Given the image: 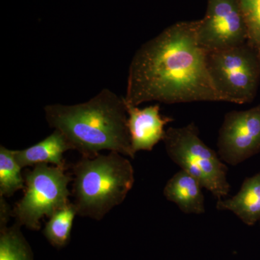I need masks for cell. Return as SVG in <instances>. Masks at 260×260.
<instances>
[{"instance_id": "obj_8", "label": "cell", "mask_w": 260, "mask_h": 260, "mask_svg": "<svg viewBox=\"0 0 260 260\" xmlns=\"http://www.w3.org/2000/svg\"><path fill=\"white\" fill-rule=\"evenodd\" d=\"M217 148L220 159L232 167L260 153V104L225 114Z\"/></svg>"}, {"instance_id": "obj_4", "label": "cell", "mask_w": 260, "mask_h": 260, "mask_svg": "<svg viewBox=\"0 0 260 260\" xmlns=\"http://www.w3.org/2000/svg\"><path fill=\"white\" fill-rule=\"evenodd\" d=\"M162 142L168 156L174 164L200 181L217 200L223 199L231 190L228 167L215 152L200 138L192 121L181 127L166 130Z\"/></svg>"}, {"instance_id": "obj_9", "label": "cell", "mask_w": 260, "mask_h": 260, "mask_svg": "<svg viewBox=\"0 0 260 260\" xmlns=\"http://www.w3.org/2000/svg\"><path fill=\"white\" fill-rule=\"evenodd\" d=\"M126 103V102H125ZM127 126L132 149L135 154L140 150L151 151L166 134L165 126L174 119L160 114L159 104L140 109L126 104Z\"/></svg>"}, {"instance_id": "obj_16", "label": "cell", "mask_w": 260, "mask_h": 260, "mask_svg": "<svg viewBox=\"0 0 260 260\" xmlns=\"http://www.w3.org/2000/svg\"><path fill=\"white\" fill-rule=\"evenodd\" d=\"M247 27L248 44L260 56V0H238Z\"/></svg>"}, {"instance_id": "obj_12", "label": "cell", "mask_w": 260, "mask_h": 260, "mask_svg": "<svg viewBox=\"0 0 260 260\" xmlns=\"http://www.w3.org/2000/svg\"><path fill=\"white\" fill-rule=\"evenodd\" d=\"M218 210L232 212L243 223L252 226L260 220V172L243 181L239 192L227 200H217Z\"/></svg>"}, {"instance_id": "obj_11", "label": "cell", "mask_w": 260, "mask_h": 260, "mask_svg": "<svg viewBox=\"0 0 260 260\" xmlns=\"http://www.w3.org/2000/svg\"><path fill=\"white\" fill-rule=\"evenodd\" d=\"M70 150L71 146L62 133L54 129L45 139L23 150H14V154L15 160L22 168L49 164L67 168L63 154Z\"/></svg>"}, {"instance_id": "obj_10", "label": "cell", "mask_w": 260, "mask_h": 260, "mask_svg": "<svg viewBox=\"0 0 260 260\" xmlns=\"http://www.w3.org/2000/svg\"><path fill=\"white\" fill-rule=\"evenodd\" d=\"M203 188L196 178L181 169L167 181L164 194L182 213L201 215L205 212Z\"/></svg>"}, {"instance_id": "obj_6", "label": "cell", "mask_w": 260, "mask_h": 260, "mask_svg": "<svg viewBox=\"0 0 260 260\" xmlns=\"http://www.w3.org/2000/svg\"><path fill=\"white\" fill-rule=\"evenodd\" d=\"M207 65L217 91L225 102L249 104L260 83V56L248 42L207 52Z\"/></svg>"}, {"instance_id": "obj_15", "label": "cell", "mask_w": 260, "mask_h": 260, "mask_svg": "<svg viewBox=\"0 0 260 260\" xmlns=\"http://www.w3.org/2000/svg\"><path fill=\"white\" fill-rule=\"evenodd\" d=\"M23 169L16 161L14 150L0 146V197H10L20 189H25Z\"/></svg>"}, {"instance_id": "obj_2", "label": "cell", "mask_w": 260, "mask_h": 260, "mask_svg": "<svg viewBox=\"0 0 260 260\" xmlns=\"http://www.w3.org/2000/svg\"><path fill=\"white\" fill-rule=\"evenodd\" d=\"M44 111L49 126L62 133L72 150L84 158H93L107 150L135 158L125 101L110 89H102L84 103L49 104Z\"/></svg>"}, {"instance_id": "obj_13", "label": "cell", "mask_w": 260, "mask_h": 260, "mask_svg": "<svg viewBox=\"0 0 260 260\" xmlns=\"http://www.w3.org/2000/svg\"><path fill=\"white\" fill-rule=\"evenodd\" d=\"M76 215V207L74 203H70L51 215L43 231V234L51 245L61 248L68 244Z\"/></svg>"}, {"instance_id": "obj_3", "label": "cell", "mask_w": 260, "mask_h": 260, "mask_svg": "<svg viewBox=\"0 0 260 260\" xmlns=\"http://www.w3.org/2000/svg\"><path fill=\"white\" fill-rule=\"evenodd\" d=\"M73 195L78 215L101 220L121 204L135 182L129 159L117 152L82 158L73 167Z\"/></svg>"}, {"instance_id": "obj_5", "label": "cell", "mask_w": 260, "mask_h": 260, "mask_svg": "<svg viewBox=\"0 0 260 260\" xmlns=\"http://www.w3.org/2000/svg\"><path fill=\"white\" fill-rule=\"evenodd\" d=\"M66 170L67 168L39 164L32 170L25 171L23 197L12 210L17 223L30 230H40L43 218H50L70 204L68 184L73 178Z\"/></svg>"}, {"instance_id": "obj_14", "label": "cell", "mask_w": 260, "mask_h": 260, "mask_svg": "<svg viewBox=\"0 0 260 260\" xmlns=\"http://www.w3.org/2000/svg\"><path fill=\"white\" fill-rule=\"evenodd\" d=\"M0 260H34L31 248L19 224L0 226Z\"/></svg>"}, {"instance_id": "obj_1", "label": "cell", "mask_w": 260, "mask_h": 260, "mask_svg": "<svg viewBox=\"0 0 260 260\" xmlns=\"http://www.w3.org/2000/svg\"><path fill=\"white\" fill-rule=\"evenodd\" d=\"M198 20L178 22L143 44L128 71L126 104L223 102L198 40Z\"/></svg>"}, {"instance_id": "obj_7", "label": "cell", "mask_w": 260, "mask_h": 260, "mask_svg": "<svg viewBox=\"0 0 260 260\" xmlns=\"http://www.w3.org/2000/svg\"><path fill=\"white\" fill-rule=\"evenodd\" d=\"M198 40L208 51L247 42V27L238 0H208L204 18L198 20Z\"/></svg>"}]
</instances>
